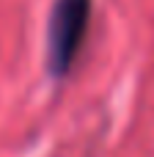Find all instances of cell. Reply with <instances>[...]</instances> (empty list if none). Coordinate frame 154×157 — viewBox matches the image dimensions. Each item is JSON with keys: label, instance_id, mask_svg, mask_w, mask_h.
<instances>
[{"label": "cell", "instance_id": "cell-1", "mask_svg": "<svg viewBox=\"0 0 154 157\" xmlns=\"http://www.w3.org/2000/svg\"><path fill=\"white\" fill-rule=\"evenodd\" d=\"M91 17V0H55L47 22V69L52 77H63L85 39Z\"/></svg>", "mask_w": 154, "mask_h": 157}]
</instances>
